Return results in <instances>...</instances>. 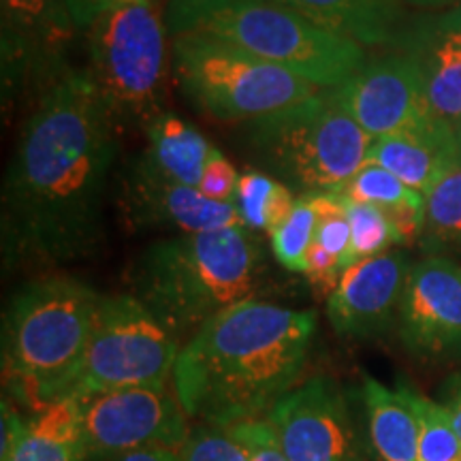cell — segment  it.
Masks as SVG:
<instances>
[{"instance_id": "25", "label": "cell", "mask_w": 461, "mask_h": 461, "mask_svg": "<svg viewBox=\"0 0 461 461\" xmlns=\"http://www.w3.org/2000/svg\"><path fill=\"white\" fill-rule=\"evenodd\" d=\"M420 241L429 250L461 244V167L442 177L425 194V222Z\"/></svg>"}, {"instance_id": "20", "label": "cell", "mask_w": 461, "mask_h": 461, "mask_svg": "<svg viewBox=\"0 0 461 461\" xmlns=\"http://www.w3.org/2000/svg\"><path fill=\"white\" fill-rule=\"evenodd\" d=\"M363 403L378 457L383 461H419L417 391L403 384L389 389L376 378L363 376Z\"/></svg>"}, {"instance_id": "38", "label": "cell", "mask_w": 461, "mask_h": 461, "mask_svg": "<svg viewBox=\"0 0 461 461\" xmlns=\"http://www.w3.org/2000/svg\"><path fill=\"white\" fill-rule=\"evenodd\" d=\"M115 461H182L180 453L169 448H141V451L126 453Z\"/></svg>"}, {"instance_id": "13", "label": "cell", "mask_w": 461, "mask_h": 461, "mask_svg": "<svg viewBox=\"0 0 461 461\" xmlns=\"http://www.w3.org/2000/svg\"><path fill=\"white\" fill-rule=\"evenodd\" d=\"M115 205L124 227L131 230L197 235L205 230L244 227L233 203H216L203 197L199 188L171 180L143 154L126 160L118 173Z\"/></svg>"}, {"instance_id": "27", "label": "cell", "mask_w": 461, "mask_h": 461, "mask_svg": "<svg viewBox=\"0 0 461 461\" xmlns=\"http://www.w3.org/2000/svg\"><path fill=\"white\" fill-rule=\"evenodd\" d=\"M417 411L420 423L419 461H461V438L447 408L417 393Z\"/></svg>"}, {"instance_id": "12", "label": "cell", "mask_w": 461, "mask_h": 461, "mask_svg": "<svg viewBox=\"0 0 461 461\" xmlns=\"http://www.w3.org/2000/svg\"><path fill=\"white\" fill-rule=\"evenodd\" d=\"M331 95L372 140L391 135L440 137L459 129V124L434 112L417 68L397 50L367 56L359 71L331 88Z\"/></svg>"}, {"instance_id": "7", "label": "cell", "mask_w": 461, "mask_h": 461, "mask_svg": "<svg viewBox=\"0 0 461 461\" xmlns=\"http://www.w3.org/2000/svg\"><path fill=\"white\" fill-rule=\"evenodd\" d=\"M165 37L154 0L109 9L84 31V68L120 132L146 131L165 113Z\"/></svg>"}, {"instance_id": "39", "label": "cell", "mask_w": 461, "mask_h": 461, "mask_svg": "<svg viewBox=\"0 0 461 461\" xmlns=\"http://www.w3.org/2000/svg\"><path fill=\"white\" fill-rule=\"evenodd\" d=\"M402 3L420 11H442V9L459 7L461 0H402Z\"/></svg>"}, {"instance_id": "30", "label": "cell", "mask_w": 461, "mask_h": 461, "mask_svg": "<svg viewBox=\"0 0 461 461\" xmlns=\"http://www.w3.org/2000/svg\"><path fill=\"white\" fill-rule=\"evenodd\" d=\"M276 180L263 171H248L240 176L238 193H235L233 205L238 207L241 222L246 229L265 230L267 233V212Z\"/></svg>"}, {"instance_id": "26", "label": "cell", "mask_w": 461, "mask_h": 461, "mask_svg": "<svg viewBox=\"0 0 461 461\" xmlns=\"http://www.w3.org/2000/svg\"><path fill=\"white\" fill-rule=\"evenodd\" d=\"M316 216L308 194H299L291 216L269 233L274 257L288 272H305V258L314 241Z\"/></svg>"}, {"instance_id": "17", "label": "cell", "mask_w": 461, "mask_h": 461, "mask_svg": "<svg viewBox=\"0 0 461 461\" xmlns=\"http://www.w3.org/2000/svg\"><path fill=\"white\" fill-rule=\"evenodd\" d=\"M391 50L417 68L434 112L461 124V5L411 17Z\"/></svg>"}, {"instance_id": "5", "label": "cell", "mask_w": 461, "mask_h": 461, "mask_svg": "<svg viewBox=\"0 0 461 461\" xmlns=\"http://www.w3.org/2000/svg\"><path fill=\"white\" fill-rule=\"evenodd\" d=\"M163 20L169 37L182 32L214 37L322 90L342 86L367 60L359 43L263 0H169Z\"/></svg>"}, {"instance_id": "29", "label": "cell", "mask_w": 461, "mask_h": 461, "mask_svg": "<svg viewBox=\"0 0 461 461\" xmlns=\"http://www.w3.org/2000/svg\"><path fill=\"white\" fill-rule=\"evenodd\" d=\"M182 461H246L244 448L227 428L201 423L180 448Z\"/></svg>"}, {"instance_id": "16", "label": "cell", "mask_w": 461, "mask_h": 461, "mask_svg": "<svg viewBox=\"0 0 461 461\" xmlns=\"http://www.w3.org/2000/svg\"><path fill=\"white\" fill-rule=\"evenodd\" d=\"M412 263L406 252L389 250L344 269L327 297L331 327L346 338H374L400 319L403 291Z\"/></svg>"}, {"instance_id": "2", "label": "cell", "mask_w": 461, "mask_h": 461, "mask_svg": "<svg viewBox=\"0 0 461 461\" xmlns=\"http://www.w3.org/2000/svg\"><path fill=\"white\" fill-rule=\"evenodd\" d=\"M314 333V310L257 297L230 305L184 342L173 393L190 419L207 425L267 419L299 383Z\"/></svg>"}, {"instance_id": "36", "label": "cell", "mask_w": 461, "mask_h": 461, "mask_svg": "<svg viewBox=\"0 0 461 461\" xmlns=\"http://www.w3.org/2000/svg\"><path fill=\"white\" fill-rule=\"evenodd\" d=\"M299 194L293 193L286 184L276 182V188L272 193V201H269V212H267V235L274 229H278L282 222L291 216V212L295 210Z\"/></svg>"}, {"instance_id": "15", "label": "cell", "mask_w": 461, "mask_h": 461, "mask_svg": "<svg viewBox=\"0 0 461 461\" xmlns=\"http://www.w3.org/2000/svg\"><path fill=\"white\" fill-rule=\"evenodd\" d=\"M397 330L417 359L461 357V265L438 255L412 265Z\"/></svg>"}, {"instance_id": "8", "label": "cell", "mask_w": 461, "mask_h": 461, "mask_svg": "<svg viewBox=\"0 0 461 461\" xmlns=\"http://www.w3.org/2000/svg\"><path fill=\"white\" fill-rule=\"evenodd\" d=\"M171 68L184 96L221 122H255L322 90L286 68L197 32L171 37Z\"/></svg>"}, {"instance_id": "1", "label": "cell", "mask_w": 461, "mask_h": 461, "mask_svg": "<svg viewBox=\"0 0 461 461\" xmlns=\"http://www.w3.org/2000/svg\"><path fill=\"white\" fill-rule=\"evenodd\" d=\"M120 131L84 67L34 103L3 184L5 265L92 257Z\"/></svg>"}, {"instance_id": "24", "label": "cell", "mask_w": 461, "mask_h": 461, "mask_svg": "<svg viewBox=\"0 0 461 461\" xmlns=\"http://www.w3.org/2000/svg\"><path fill=\"white\" fill-rule=\"evenodd\" d=\"M339 199L344 201L350 222V248L342 261V269H348L350 265L359 263L363 258L383 255L391 250V246L402 244L395 224L380 207L344 197Z\"/></svg>"}, {"instance_id": "6", "label": "cell", "mask_w": 461, "mask_h": 461, "mask_svg": "<svg viewBox=\"0 0 461 461\" xmlns=\"http://www.w3.org/2000/svg\"><path fill=\"white\" fill-rule=\"evenodd\" d=\"M252 163L297 194L338 193L367 163L372 137L331 90L244 124Z\"/></svg>"}, {"instance_id": "19", "label": "cell", "mask_w": 461, "mask_h": 461, "mask_svg": "<svg viewBox=\"0 0 461 461\" xmlns=\"http://www.w3.org/2000/svg\"><path fill=\"white\" fill-rule=\"evenodd\" d=\"M367 163L393 173L425 197L442 177L461 167V124L455 132L440 137H376Z\"/></svg>"}, {"instance_id": "4", "label": "cell", "mask_w": 461, "mask_h": 461, "mask_svg": "<svg viewBox=\"0 0 461 461\" xmlns=\"http://www.w3.org/2000/svg\"><path fill=\"white\" fill-rule=\"evenodd\" d=\"M103 295L68 276L28 282L3 322V380L9 400L39 412L68 397L88 350Z\"/></svg>"}, {"instance_id": "21", "label": "cell", "mask_w": 461, "mask_h": 461, "mask_svg": "<svg viewBox=\"0 0 461 461\" xmlns=\"http://www.w3.org/2000/svg\"><path fill=\"white\" fill-rule=\"evenodd\" d=\"M333 194L380 207L395 224L402 244L420 240L425 222V197L417 190L408 188L383 167L366 163Z\"/></svg>"}, {"instance_id": "3", "label": "cell", "mask_w": 461, "mask_h": 461, "mask_svg": "<svg viewBox=\"0 0 461 461\" xmlns=\"http://www.w3.org/2000/svg\"><path fill=\"white\" fill-rule=\"evenodd\" d=\"M261 274L252 230L227 227L154 241L132 265L131 285L173 338L188 342L230 305L255 299Z\"/></svg>"}, {"instance_id": "22", "label": "cell", "mask_w": 461, "mask_h": 461, "mask_svg": "<svg viewBox=\"0 0 461 461\" xmlns=\"http://www.w3.org/2000/svg\"><path fill=\"white\" fill-rule=\"evenodd\" d=\"M143 132L148 137L143 157L171 180L197 188L214 146L194 126L169 112L158 115Z\"/></svg>"}, {"instance_id": "35", "label": "cell", "mask_w": 461, "mask_h": 461, "mask_svg": "<svg viewBox=\"0 0 461 461\" xmlns=\"http://www.w3.org/2000/svg\"><path fill=\"white\" fill-rule=\"evenodd\" d=\"M135 3H146V0H67L75 26L79 28V32L82 34L86 28H88L96 17L105 14V11L122 7V5H135Z\"/></svg>"}, {"instance_id": "18", "label": "cell", "mask_w": 461, "mask_h": 461, "mask_svg": "<svg viewBox=\"0 0 461 461\" xmlns=\"http://www.w3.org/2000/svg\"><path fill=\"white\" fill-rule=\"evenodd\" d=\"M291 9L322 31L350 39L361 48L391 50L411 17L402 0H263Z\"/></svg>"}, {"instance_id": "9", "label": "cell", "mask_w": 461, "mask_h": 461, "mask_svg": "<svg viewBox=\"0 0 461 461\" xmlns=\"http://www.w3.org/2000/svg\"><path fill=\"white\" fill-rule=\"evenodd\" d=\"M182 346L135 295L103 297L77 383L68 397L167 387Z\"/></svg>"}, {"instance_id": "14", "label": "cell", "mask_w": 461, "mask_h": 461, "mask_svg": "<svg viewBox=\"0 0 461 461\" xmlns=\"http://www.w3.org/2000/svg\"><path fill=\"white\" fill-rule=\"evenodd\" d=\"M269 423L288 461H355L353 419L339 384L314 376L282 397Z\"/></svg>"}, {"instance_id": "34", "label": "cell", "mask_w": 461, "mask_h": 461, "mask_svg": "<svg viewBox=\"0 0 461 461\" xmlns=\"http://www.w3.org/2000/svg\"><path fill=\"white\" fill-rule=\"evenodd\" d=\"M28 420L31 417H24L15 408L14 400H7V395L3 397V438H0V461H11L14 453L20 447V442L24 440L28 431Z\"/></svg>"}, {"instance_id": "11", "label": "cell", "mask_w": 461, "mask_h": 461, "mask_svg": "<svg viewBox=\"0 0 461 461\" xmlns=\"http://www.w3.org/2000/svg\"><path fill=\"white\" fill-rule=\"evenodd\" d=\"M75 400L88 461H115L141 448L180 453L190 434V417L169 387L118 389Z\"/></svg>"}, {"instance_id": "32", "label": "cell", "mask_w": 461, "mask_h": 461, "mask_svg": "<svg viewBox=\"0 0 461 461\" xmlns=\"http://www.w3.org/2000/svg\"><path fill=\"white\" fill-rule=\"evenodd\" d=\"M240 176L233 169V165L224 158L221 149H212L210 158L203 169L199 182V193L203 197L216 201V203H233L235 193H238Z\"/></svg>"}, {"instance_id": "28", "label": "cell", "mask_w": 461, "mask_h": 461, "mask_svg": "<svg viewBox=\"0 0 461 461\" xmlns=\"http://www.w3.org/2000/svg\"><path fill=\"white\" fill-rule=\"evenodd\" d=\"M308 199L316 216L314 240L331 255L339 257V261H344L350 248V222L344 201L333 193L308 194Z\"/></svg>"}, {"instance_id": "37", "label": "cell", "mask_w": 461, "mask_h": 461, "mask_svg": "<svg viewBox=\"0 0 461 461\" xmlns=\"http://www.w3.org/2000/svg\"><path fill=\"white\" fill-rule=\"evenodd\" d=\"M440 403L447 408V412L451 414L455 429H457V434L461 438V372L453 374V376L442 384Z\"/></svg>"}, {"instance_id": "10", "label": "cell", "mask_w": 461, "mask_h": 461, "mask_svg": "<svg viewBox=\"0 0 461 461\" xmlns=\"http://www.w3.org/2000/svg\"><path fill=\"white\" fill-rule=\"evenodd\" d=\"M67 0H0V77L3 109L17 101L34 105L73 71L77 39Z\"/></svg>"}, {"instance_id": "31", "label": "cell", "mask_w": 461, "mask_h": 461, "mask_svg": "<svg viewBox=\"0 0 461 461\" xmlns=\"http://www.w3.org/2000/svg\"><path fill=\"white\" fill-rule=\"evenodd\" d=\"M227 429L244 448L246 461H288L269 419L246 420Z\"/></svg>"}, {"instance_id": "41", "label": "cell", "mask_w": 461, "mask_h": 461, "mask_svg": "<svg viewBox=\"0 0 461 461\" xmlns=\"http://www.w3.org/2000/svg\"><path fill=\"white\" fill-rule=\"evenodd\" d=\"M165 3H169V0H165Z\"/></svg>"}, {"instance_id": "40", "label": "cell", "mask_w": 461, "mask_h": 461, "mask_svg": "<svg viewBox=\"0 0 461 461\" xmlns=\"http://www.w3.org/2000/svg\"><path fill=\"white\" fill-rule=\"evenodd\" d=\"M355 461H366V459H363V457H361V455H359V457H357Z\"/></svg>"}, {"instance_id": "23", "label": "cell", "mask_w": 461, "mask_h": 461, "mask_svg": "<svg viewBox=\"0 0 461 461\" xmlns=\"http://www.w3.org/2000/svg\"><path fill=\"white\" fill-rule=\"evenodd\" d=\"M11 461H88L77 400L62 397L31 412L24 440Z\"/></svg>"}, {"instance_id": "33", "label": "cell", "mask_w": 461, "mask_h": 461, "mask_svg": "<svg viewBox=\"0 0 461 461\" xmlns=\"http://www.w3.org/2000/svg\"><path fill=\"white\" fill-rule=\"evenodd\" d=\"M303 276L310 280V285L319 288V293L330 297L342 278V261L314 240L308 250V258H305Z\"/></svg>"}]
</instances>
